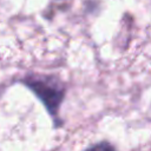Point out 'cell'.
<instances>
[{
    "label": "cell",
    "mask_w": 151,
    "mask_h": 151,
    "mask_svg": "<svg viewBox=\"0 0 151 151\" xmlns=\"http://www.w3.org/2000/svg\"><path fill=\"white\" fill-rule=\"evenodd\" d=\"M22 81L42 101L48 113L53 117L55 126H59V109L65 97L63 83L55 77L37 74L26 77Z\"/></svg>",
    "instance_id": "1"
},
{
    "label": "cell",
    "mask_w": 151,
    "mask_h": 151,
    "mask_svg": "<svg viewBox=\"0 0 151 151\" xmlns=\"http://www.w3.org/2000/svg\"><path fill=\"white\" fill-rule=\"evenodd\" d=\"M84 151H117L114 145L111 144L107 140H101L98 143L92 144L91 146H88L87 149H85Z\"/></svg>",
    "instance_id": "2"
}]
</instances>
